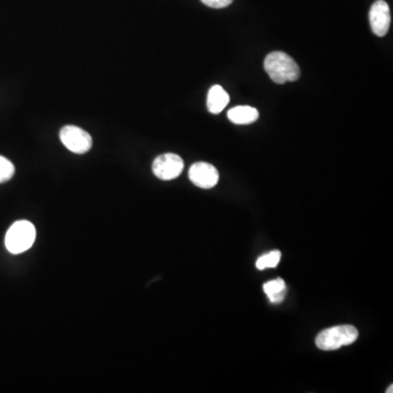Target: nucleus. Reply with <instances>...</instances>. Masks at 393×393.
<instances>
[{"instance_id":"obj_6","label":"nucleus","mask_w":393,"mask_h":393,"mask_svg":"<svg viewBox=\"0 0 393 393\" xmlns=\"http://www.w3.org/2000/svg\"><path fill=\"white\" fill-rule=\"evenodd\" d=\"M369 23L377 37H385L391 25L390 8L385 0H377L369 10Z\"/></svg>"},{"instance_id":"obj_4","label":"nucleus","mask_w":393,"mask_h":393,"mask_svg":"<svg viewBox=\"0 0 393 393\" xmlns=\"http://www.w3.org/2000/svg\"><path fill=\"white\" fill-rule=\"evenodd\" d=\"M61 144L75 154H85L92 148V137L80 127L68 125L59 132Z\"/></svg>"},{"instance_id":"obj_13","label":"nucleus","mask_w":393,"mask_h":393,"mask_svg":"<svg viewBox=\"0 0 393 393\" xmlns=\"http://www.w3.org/2000/svg\"><path fill=\"white\" fill-rule=\"evenodd\" d=\"M201 3L214 9H222L233 3V0H201Z\"/></svg>"},{"instance_id":"obj_12","label":"nucleus","mask_w":393,"mask_h":393,"mask_svg":"<svg viewBox=\"0 0 393 393\" xmlns=\"http://www.w3.org/2000/svg\"><path fill=\"white\" fill-rule=\"evenodd\" d=\"M15 175V166L4 156H0V184L8 182Z\"/></svg>"},{"instance_id":"obj_14","label":"nucleus","mask_w":393,"mask_h":393,"mask_svg":"<svg viewBox=\"0 0 393 393\" xmlns=\"http://www.w3.org/2000/svg\"><path fill=\"white\" fill-rule=\"evenodd\" d=\"M393 386L392 385H391L390 387H389L388 390L386 391L387 393H392L393 392Z\"/></svg>"},{"instance_id":"obj_9","label":"nucleus","mask_w":393,"mask_h":393,"mask_svg":"<svg viewBox=\"0 0 393 393\" xmlns=\"http://www.w3.org/2000/svg\"><path fill=\"white\" fill-rule=\"evenodd\" d=\"M227 117L233 124L249 125L259 118V112L255 107L247 106V105L236 106L228 111Z\"/></svg>"},{"instance_id":"obj_11","label":"nucleus","mask_w":393,"mask_h":393,"mask_svg":"<svg viewBox=\"0 0 393 393\" xmlns=\"http://www.w3.org/2000/svg\"><path fill=\"white\" fill-rule=\"evenodd\" d=\"M281 253L279 250H273L270 251L269 254L261 256L259 259L256 262V267L258 270H265L268 268H275L279 265L280 260H281Z\"/></svg>"},{"instance_id":"obj_5","label":"nucleus","mask_w":393,"mask_h":393,"mask_svg":"<svg viewBox=\"0 0 393 393\" xmlns=\"http://www.w3.org/2000/svg\"><path fill=\"white\" fill-rule=\"evenodd\" d=\"M184 170V161L175 153H166L153 161V174L162 180L177 178Z\"/></svg>"},{"instance_id":"obj_1","label":"nucleus","mask_w":393,"mask_h":393,"mask_svg":"<svg viewBox=\"0 0 393 393\" xmlns=\"http://www.w3.org/2000/svg\"><path fill=\"white\" fill-rule=\"evenodd\" d=\"M265 70L272 81L277 85L294 82L301 75L297 61L283 51H273L266 57Z\"/></svg>"},{"instance_id":"obj_3","label":"nucleus","mask_w":393,"mask_h":393,"mask_svg":"<svg viewBox=\"0 0 393 393\" xmlns=\"http://www.w3.org/2000/svg\"><path fill=\"white\" fill-rule=\"evenodd\" d=\"M357 337L358 331L353 325H337L321 331L316 337V345L323 351H335L344 345L352 344Z\"/></svg>"},{"instance_id":"obj_7","label":"nucleus","mask_w":393,"mask_h":393,"mask_svg":"<svg viewBox=\"0 0 393 393\" xmlns=\"http://www.w3.org/2000/svg\"><path fill=\"white\" fill-rule=\"evenodd\" d=\"M189 180L192 184L196 185V187L210 189L218 184V172L213 166L206 162L194 163V166L189 168L188 173Z\"/></svg>"},{"instance_id":"obj_10","label":"nucleus","mask_w":393,"mask_h":393,"mask_svg":"<svg viewBox=\"0 0 393 393\" xmlns=\"http://www.w3.org/2000/svg\"><path fill=\"white\" fill-rule=\"evenodd\" d=\"M263 291L271 303H281L285 299L287 284L282 279L272 280V281L265 283Z\"/></svg>"},{"instance_id":"obj_2","label":"nucleus","mask_w":393,"mask_h":393,"mask_svg":"<svg viewBox=\"0 0 393 393\" xmlns=\"http://www.w3.org/2000/svg\"><path fill=\"white\" fill-rule=\"evenodd\" d=\"M37 238L35 226L29 221H18L10 226L6 234L5 244L13 255L25 253L33 246Z\"/></svg>"},{"instance_id":"obj_8","label":"nucleus","mask_w":393,"mask_h":393,"mask_svg":"<svg viewBox=\"0 0 393 393\" xmlns=\"http://www.w3.org/2000/svg\"><path fill=\"white\" fill-rule=\"evenodd\" d=\"M230 102V95L221 85H213L208 93L206 99V106L212 114H220V113L227 106Z\"/></svg>"}]
</instances>
